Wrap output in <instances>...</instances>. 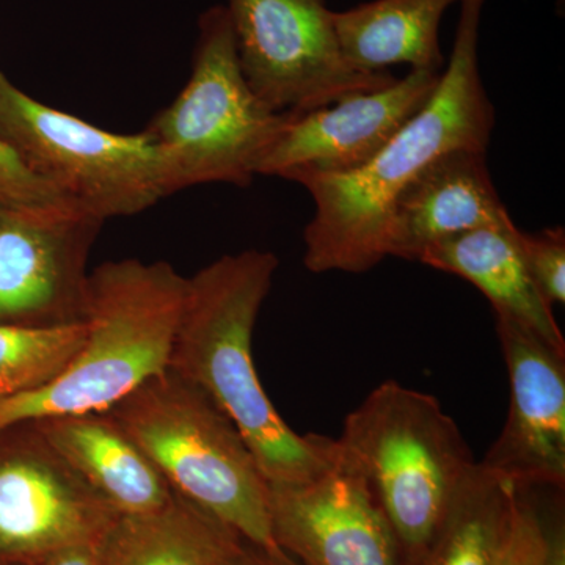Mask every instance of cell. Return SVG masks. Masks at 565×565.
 Instances as JSON below:
<instances>
[{"mask_svg":"<svg viewBox=\"0 0 565 565\" xmlns=\"http://www.w3.org/2000/svg\"><path fill=\"white\" fill-rule=\"evenodd\" d=\"M0 140L63 199L103 221L173 195L169 163L147 132L115 134L36 102L0 71Z\"/></svg>","mask_w":565,"mask_h":565,"instance_id":"7","label":"cell"},{"mask_svg":"<svg viewBox=\"0 0 565 565\" xmlns=\"http://www.w3.org/2000/svg\"><path fill=\"white\" fill-rule=\"evenodd\" d=\"M508 370V418L482 465L523 489L565 487V352L494 315Z\"/></svg>","mask_w":565,"mask_h":565,"instance_id":"12","label":"cell"},{"mask_svg":"<svg viewBox=\"0 0 565 565\" xmlns=\"http://www.w3.org/2000/svg\"><path fill=\"white\" fill-rule=\"evenodd\" d=\"M267 487L274 542L297 563L401 565L392 530L338 438L329 463L313 479Z\"/></svg>","mask_w":565,"mask_h":565,"instance_id":"11","label":"cell"},{"mask_svg":"<svg viewBox=\"0 0 565 565\" xmlns=\"http://www.w3.org/2000/svg\"><path fill=\"white\" fill-rule=\"evenodd\" d=\"M440 76L437 71L411 70L379 90L355 93L307 114H289L258 177L359 170L422 109Z\"/></svg>","mask_w":565,"mask_h":565,"instance_id":"13","label":"cell"},{"mask_svg":"<svg viewBox=\"0 0 565 565\" xmlns=\"http://www.w3.org/2000/svg\"><path fill=\"white\" fill-rule=\"evenodd\" d=\"M364 475L396 541L416 565L476 460L433 394L386 381L345 416L338 438Z\"/></svg>","mask_w":565,"mask_h":565,"instance_id":"4","label":"cell"},{"mask_svg":"<svg viewBox=\"0 0 565 565\" xmlns=\"http://www.w3.org/2000/svg\"><path fill=\"white\" fill-rule=\"evenodd\" d=\"M225 565H302L297 563L292 556L282 550H269L264 546L244 542L239 552L236 553Z\"/></svg>","mask_w":565,"mask_h":565,"instance_id":"24","label":"cell"},{"mask_svg":"<svg viewBox=\"0 0 565 565\" xmlns=\"http://www.w3.org/2000/svg\"><path fill=\"white\" fill-rule=\"evenodd\" d=\"M418 263L471 282L492 303L494 315L514 319L565 352L564 334L553 307L545 302L527 274L515 223L445 237L424 248Z\"/></svg>","mask_w":565,"mask_h":565,"instance_id":"16","label":"cell"},{"mask_svg":"<svg viewBox=\"0 0 565 565\" xmlns=\"http://www.w3.org/2000/svg\"><path fill=\"white\" fill-rule=\"evenodd\" d=\"M486 0H460L455 46L437 88L382 150L349 173L296 172L315 202L305 226L310 273L364 274L388 258V223L401 192L446 152L487 151L497 115L479 71Z\"/></svg>","mask_w":565,"mask_h":565,"instance_id":"1","label":"cell"},{"mask_svg":"<svg viewBox=\"0 0 565 565\" xmlns=\"http://www.w3.org/2000/svg\"><path fill=\"white\" fill-rule=\"evenodd\" d=\"M174 493L245 541L278 550L269 487L243 435L206 393L167 367L107 412Z\"/></svg>","mask_w":565,"mask_h":565,"instance_id":"5","label":"cell"},{"mask_svg":"<svg viewBox=\"0 0 565 565\" xmlns=\"http://www.w3.org/2000/svg\"><path fill=\"white\" fill-rule=\"evenodd\" d=\"M460 0H373L355 9L333 11L341 54L349 65L382 73L394 65L441 73L438 43L441 18Z\"/></svg>","mask_w":565,"mask_h":565,"instance_id":"18","label":"cell"},{"mask_svg":"<svg viewBox=\"0 0 565 565\" xmlns=\"http://www.w3.org/2000/svg\"><path fill=\"white\" fill-rule=\"evenodd\" d=\"M188 278L170 263L107 262L88 278L85 340L52 381L0 399V429L99 414L169 367Z\"/></svg>","mask_w":565,"mask_h":565,"instance_id":"3","label":"cell"},{"mask_svg":"<svg viewBox=\"0 0 565 565\" xmlns=\"http://www.w3.org/2000/svg\"><path fill=\"white\" fill-rule=\"evenodd\" d=\"M35 423L52 448L118 515L154 511L173 497L158 468L107 412Z\"/></svg>","mask_w":565,"mask_h":565,"instance_id":"15","label":"cell"},{"mask_svg":"<svg viewBox=\"0 0 565 565\" xmlns=\"http://www.w3.org/2000/svg\"><path fill=\"white\" fill-rule=\"evenodd\" d=\"M245 539L178 493L143 514L118 515L98 545V565H225Z\"/></svg>","mask_w":565,"mask_h":565,"instance_id":"17","label":"cell"},{"mask_svg":"<svg viewBox=\"0 0 565 565\" xmlns=\"http://www.w3.org/2000/svg\"><path fill=\"white\" fill-rule=\"evenodd\" d=\"M117 516L35 422L0 429V565H43L74 546L99 545Z\"/></svg>","mask_w":565,"mask_h":565,"instance_id":"10","label":"cell"},{"mask_svg":"<svg viewBox=\"0 0 565 565\" xmlns=\"http://www.w3.org/2000/svg\"><path fill=\"white\" fill-rule=\"evenodd\" d=\"M85 340V323L55 330L0 326V399L52 381Z\"/></svg>","mask_w":565,"mask_h":565,"instance_id":"20","label":"cell"},{"mask_svg":"<svg viewBox=\"0 0 565 565\" xmlns=\"http://www.w3.org/2000/svg\"><path fill=\"white\" fill-rule=\"evenodd\" d=\"M520 248L527 274L546 303L565 302V230L563 226L537 234L520 232Z\"/></svg>","mask_w":565,"mask_h":565,"instance_id":"21","label":"cell"},{"mask_svg":"<svg viewBox=\"0 0 565 565\" xmlns=\"http://www.w3.org/2000/svg\"><path fill=\"white\" fill-rule=\"evenodd\" d=\"M241 70L280 114H307L393 84L388 71L349 65L323 0H226Z\"/></svg>","mask_w":565,"mask_h":565,"instance_id":"8","label":"cell"},{"mask_svg":"<svg viewBox=\"0 0 565 565\" xmlns=\"http://www.w3.org/2000/svg\"><path fill=\"white\" fill-rule=\"evenodd\" d=\"M104 222L65 199L0 204V326L55 330L84 323L87 264Z\"/></svg>","mask_w":565,"mask_h":565,"instance_id":"9","label":"cell"},{"mask_svg":"<svg viewBox=\"0 0 565 565\" xmlns=\"http://www.w3.org/2000/svg\"><path fill=\"white\" fill-rule=\"evenodd\" d=\"M545 516V565H565V525L563 509Z\"/></svg>","mask_w":565,"mask_h":565,"instance_id":"25","label":"cell"},{"mask_svg":"<svg viewBox=\"0 0 565 565\" xmlns=\"http://www.w3.org/2000/svg\"><path fill=\"white\" fill-rule=\"evenodd\" d=\"M544 511L531 497V489L516 487L511 525L497 565H545Z\"/></svg>","mask_w":565,"mask_h":565,"instance_id":"22","label":"cell"},{"mask_svg":"<svg viewBox=\"0 0 565 565\" xmlns=\"http://www.w3.org/2000/svg\"><path fill=\"white\" fill-rule=\"evenodd\" d=\"M43 565H98V545H82L65 550Z\"/></svg>","mask_w":565,"mask_h":565,"instance_id":"26","label":"cell"},{"mask_svg":"<svg viewBox=\"0 0 565 565\" xmlns=\"http://www.w3.org/2000/svg\"><path fill=\"white\" fill-rule=\"evenodd\" d=\"M515 489L476 462L416 565H497Z\"/></svg>","mask_w":565,"mask_h":565,"instance_id":"19","label":"cell"},{"mask_svg":"<svg viewBox=\"0 0 565 565\" xmlns=\"http://www.w3.org/2000/svg\"><path fill=\"white\" fill-rule=\"evenodd\" d=\"M55 200H63V196L33 174L17 152L0 140V204L47 203Z\"/></svg>","mask_w":565,"mask_h":565,"instance_id":"23","label":"cell"},{"mask_svg":"<svg viewBox=\"0 0 565 565\" xmlns=\"http://www.w3.org/2000/svg\"><path fill=\"white\" fill-rule=\"evenodd\" d=\"M289 114L267 106L241 70L225 6L200 14L191 76L145 132L169 163L173 193L223 182L248 188Z\"/></svg>","mask_w":565,"mask_h":565,"instance_id":"6","label":"cell"},{"mask_svg":"<svg viewBox=\"0 0 565 565\" xmlns=\"http://www.w3.org/2000/svg\"><path fill=\"white\" fill-rule=\"evenodd\" d=\"M486 152H446L401 192L390 215L388 256L418 263L424 248L445 237L514 223L494 188Z\"/></svg>","mask_w":565,"mask_h":565,"instance_id":"14","label":"cell"},{"mask_svg":"<svg viewBox=\"0 0 565 565\" xmlns=\"http://www.w3.org/2000/svg\"><path fill=\"white\" fill-rule=\"evenodd\" d=\"M278 264L273 252L244 250L188 278L169 370L232 419L269 484H299L327 467L334 438L294 433L255 370L253 332Z\"/></svg>","mask_w":565,"mask_h":565,"instance_id":"2","label":"cell"}]
</instances>
